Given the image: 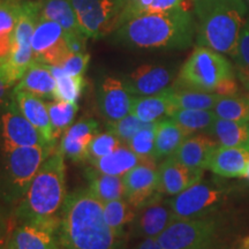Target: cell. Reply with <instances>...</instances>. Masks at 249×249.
<instances>
[{
	"label": "cell",
	"instance_id": "obj_1",
	"mask_svg": "<svg viewBox=\"0 0 249 249\" xmlns=\"http://www.w3.org/2000/svg\"><path fill=\"white\" fill-rule=\"evenodd\" d=\"M194 37L196 20L187 8L138 15L113 33L120 44L144 50H183L193 44Z\"/></svg>",
	"mask_w": 249,
	"mask_h": 249
},
{
	"label": "cell",
	"instance_id": "obj_2",
	"mask_svg": "<svg viewBox=\"0 0 249 249\" xmlns=\"http://www.w3.org/2000/svg\"><path fill=\"white\" fill-rule=\"evenodd\" d=\"M61 210L58 240L65 248L120 249L121 239L105 220L104 203L89 189L66 196Z\"/></svg>",
	"mask_w": 249,
	"mask_h": 249
},
{
	"label": "cell",
	"instance_id": "obj_3",
	"mask_svg": "<svg viewBox=\"0 0 249 249\" xmlns=\"http://www.w3.org/2000/svg\"><path fill=\"white\" fill-rule=\"evenodd\" d=\"M194 12L197 46L232 57L248 14L244 0H194Z\"/></svg>",
	"mask_w": 249,
	"mask_h": 249
},
{
	"label": "cell",
	"instance_id": "obj_4",
	"mask_svg": "<svg viewBox=\"0 0 249 249\" xmlns=\"http://www.w3.org/2000/svg\"><path fill=\"white\" fill-rule=\"evenodd\" d=\"M66 200V165L65 156L53 151L26 191V197L20 207L21 216L28 222L58 217L59 210Z\"/></svg>",
	"mask_w": 249,
	"mask_h": 249
},
{
	"label": "cell",
	"instance_id": "obj_5",
	"mask_svg": "<svg viewBox=\"0 0 249 249\" xmlns=\"http://www.w3.org/2000/svg\"><path fill=\"white\" fill-rule=\"evenodd\" d=\"M231 77H235V71L225 55L204 46H197L182 65L177 87L214 92L220 83Z\"/></svg>",
	"mask_w": 249,
	"mask_h": 249
},
{
	"label": "cell",
	"instance_id": "obj_6",
	"mask_svg": "<svg viewBox=\"0 0 249 249\" xmlns=\"http://www.w3.org/2000/svg\"><path fill=\"white\" fill-rule=\"evenodd\" d=\"M38 0H27L21 4V14L15 27L13 46L6 64L0 70V77L13 86L18 82L29 66L36 60L31 37L39 18Z\"/></svg>",
	"mask_w": 249,
	"mask_h": 249
},
{
	"label": "cell",
	"instance_id": "obj_7",
	"mask_svg": "<svg viewBox=\"0 0 249 249\" xmlns=\"http://www.w3.org/2000/svg\"><path fill=\"white\" fill-rule=\"evenodd\" d=\"M220 223L216 217L176 220L156 238L166 249H222Z\"/></svg>",
	"mask_w": 249,
	"mask_h": 249
},
{
	"label": "cell",
	"instance_id": "obj_8",
	"mask_svg": "<svg viewBox=\"0 0 249 249\" xmlns=\"http://www.w3.org/2000/svg\"><path fill=\"white\" fill-rule=\"evenodd\" d=\"M88 38H102L124 24L127 0H71Z\"/></svg>",
	"mask_w": 249,
	"mask_h": 249
},
{
	"label": "cell",
	"instance_id": "obj_9",
	"mask_svg": "<svg viewBox=\"0 0 249 249\" xmlns=\"http://www.w3.org/2000/svg\"><path fill=\"white\" fill-rule=\"evenodd\" d=\"M227 194L229 189L225 187L201 180L169 201L177 220L195 219L216 213Z\"/></svg>",
	"mask_w": 249,
	"mask_h": 249
},
{
	"label": "cell",
	"instance_id": "obj_10",
	"mask_svg": "<svg viewBox=\"0 0 249 249\" xmlns=\"http://www.w3.org/2000/svg\"><path fill=\"white\" fill-rule=\"evenodd\" d=\"M31 46L36 60L50 66H61L70 54L73 53L60 24L43 18H38L34 29Z\"/></svg>",
	"mask_w": 249,
	"mask_h": 249
},
{
	"label": "cell",
	"instance_id": "obj_11",
	"mask_svg": "<svg viewBox=\"0 0 249 249\" xmlns=\"http://www.w3.org/2000/svg\"><path fill=\"white\" fill-rule=\"evenodd\" d=\"M52 150L53 149L39 145L4 149L7 172L13 185L21 192H26Z\"/></svg>",
	"mask_w": 249,
	"mask_h": 249
},
{
	"label": "cell",
	"instance_id": "obj_12",
	"mask_svg": "<svg viewBox=\"0 0 249 249\" xmlns=\"http://www.w3.org/2000/svg\"><path fill=\"white\" fill-rule=\"evenodd\" d=\"M1 126L4 149L35 145L54 149L53 145L50 144L39 133V130L21 113L15 101H12L8 105V110L1 116Z\"/></svg>",
	"mask_w": 249,
	"mask_h": 249
},
{
	"label": "cell",
	"instance_id": "obj_13",
	"mask_svg": "<svg viewBox=\"0 0 249 249\" xmlns=\"http://www.w3.org/2000/svg\"><path fill=\"white\" fill-rule=\"evenodd\" d=\"M160 193H157L150 201L136 210L133 220V236L156 239L161 232L177 220L169 200H164Z\"/></svg>",
	"mask_w": 249,
	"mask_h": 249
},
{
	"label": "cell",
	"instance_id": "obj_14",
	"mask_svg": "<svg viewBox=\"0 0 249 249\" xmlns=\"http://www.w3.org/2000/svg\"><path fill=\"white\" fill-rule=\"evenodd\" d=\"M38 4L39 17L54 21L64 29L71 51L73 53L86 52V40L88 37L81 29L71 0H38Z\"/></svg>",
	"mask_w": 249,
	"mask_h": 249
},
{
	"label": "cell",
	"instance_id": "obj_15",
	"mask_svg": "<svg viewBox=\"0 0 249 249\" xmlns=\"http://www.w3.org/2000/svg\"><path fill=\"white\" fill-rule=\"evenodd\" d=\"M124 198L136 210L157 194L158 167L154 158H145L123 177Z\"/></svg>",
	"mask_w": 249,
	"mask_h": 249
},
{
	"label": "cell",
	"instance_id": "obj_16",
	"mask_svg": "<svg viewBox=\"0 0 249 249\" xmlns=\"http://www.w3.org/2000/svg\"><path fill=\"white\" fill-rule=\"evenodd\" d=\"M61 217L27 222L13 233L9 249H51L59 245Z\"/></svg>",
	"mask_w": 249,
	"mask_h": 249
},
{
	"label": "cell",
	"instance_id": "obj_17",
	"mask_svg": "<svg viewBox=\"0 0 249 249\" xmlns=\"http://www.w3.org/2000/svg\"><path fill=\"white\" fill-rule=\"evenodd\" d=\"M133 95L117 77L107 76L103 80L98 90V107L102 117L108 124L123 119L132 112Z\"/></svg>",
	"mask_w": 249,
	"mask_h": 249
},
{
	"label": "cell",
	"instance_id": "obj_18",
	"mask_svg": "<svg viewBox=\"0 0 249 249\" xmlns=\"http://www.w3.org/2000/svg\"><path fill=\"white\" fill-rule=\"evenodd\" d=\"M204 170L186 166L172 157H167L158 166L157 192L163 195L176 196L187 188L201 181Z\"/></svg>",
	"mask_w": 249,
	"mask_h": 249
},
{
	"label": "cell",
	"instance_id": "obj_19",
	"mask_svg": "<svg viewBox=\"0 0 249 249\" xmlns=\"http://www.w3.org/2000/svg\"><path fill=\"white\" fill-rule=\"evenodd\" d=\"M173 74L164 66L142 65L124 80V86L132 95L152 96L170 88Z\"/></svg>",
	"mask_w": 249,
	"mask_h": 249
},
{
	"label": "cell",
	"instance_id": "obj_20",
	"mask_svg": "<svg viewBox=\"0 0 249 249\" xmlns=\"http://www.w3.org/2000/svg\"><path fill=\"white\" fill-rule=\"evenodd\" d=\"M98 123L91 118L81 119L68 128L61 136L59 151L73 161H83L89 158V145L96 134Z\"/></svg>",
	"mask_w": 249,
	"mask_h": 249
},
{
	"label": "cell",
	"instance_id": "obj_21",
	"mask_svg": "<svg viewBox=\"0 0 249 249\" xmlns=\"http://www.w3.org/2000/svg\"><path fill=\"white\" fill-rule=\"evenodd\" d=\"M13 97L21 113L26 117V119L31 124H34L39 130V133L44 136L46 141L54 147L57 140L54 139L53 133H52L48 103H45L38 96L22 91V90L14 89Z\"/></svg>",
	"mask_w": 249,
	"mask_h": 249
},
{
	"label": "cell",
	"instance_id": "obj_22",
	"mask_svg": "<svg viewBox=\"0 0 249 249\" xmlns=\"http://www.w3.org/2000/svg\"><path fill=\"white\" fill-rule=\"evenodd\" d=\"M248 161L249 149L218 144L211 155L207 170L223 178H241Z\"/></svg>",
	"mask_w": 249,
	"mask_h": 249
},
{
	"label": "cell",
	"instance_id": "obj_23",
	"mask_svg": "<svg viewBox=\"0 0 249 249\" xmlns=\"http://www.w3.org/2000/svg\"><path fill=\"white\" fill-rule=\"evenodd\" d=\"M218 144L205 135L188 136L170 157L191 169L207 170L211 155Z\"/></svg>",
	"mask_w": 249,
	"mask_h": 249
},
{
	"label": "cell",
	"instance_id": "obj_24",
	"mask_svg": "<svg viewBox=\"0 0 249 249\" xmlns=\"http://www.w3.org/2000/svg\"><path fill=\"white\" fill-rule=\"evenodd\" d=\"M176 110L171 99V87L158 95L136 96L133 99L132 113L145 124H154L171 117Z\"/></svg>",
	"mask_w": 249,
	"mask_h": 249
},
{
	"label": "cell",
	"instance_id": "obj_25",
	"mask_svg": "<svg viewBox=\"0 0 249 249\" xmlns=\"http://www.w3.org/2000/svg\"><path fill=\"white\" fill-rule=\"evenodd\" d=\"M14 89L33 93L40 98H53L55 79L50 70V65L34 61Z\"/></svg>",
	"mask_w": 249,
	"mask_h": 249
},
{
	"label": "cell",
	"instance_id": "obj_26",
	"mask_svg": "<svg viewBox=\"0 0 249 249\" xmlns=\"http://www.w3.org/2000/svg\"><path fill=\"white\" fill-rule=\"evenodd\" d=\"M145 158L136 155L128 145H120L110 155L101 158L88 160L92 165V169L110 176L124 177L127 172L134 169Z\"/></svg>",
	"mask_w": 249,
	"mask_h": 249
},
{
	"label": "cell",
	"instance_id": "obj_27",
	"mask_svg": "<svg viewBox=\"0 0 249 249\" xmlns=\"http://www.w3.org/2000/svg\"><path fill=\"white\" fill-rule=\"evenodd\" d=\"M18 0H0V70L7 62L13 46L15 27L21 14Z\"/></svg>",
	"mask_w": 249,
	"mask_h": 249
},
{
	"label": "cell",
	"instance_id": "obj_28",
	"mask_svg": "<svg viewBox=\"0 0 249 249\" xmlns=\"http://www.w3.org/2000/svg\"><path fill=\"white\" fill-rule=\"evenodd\" d=\"M189 134L182 129L172 118L166 117L157 121L155 140V160L170 157L180 144L188 138Z\"/></svg>",
	"mask_w": 249,
	"mask_h": 249
},
{
	"label": "cell",
	"instance_id": "obj_29",
	"mask_svg": "<svg viewBox=\"0 0 249 249\" xmlns=\"http://www.w3.org/2000/svg\"><path fill=\"white\" fill-rule=\"evenodd\" d=\"M225 147L249 149V123L225 120L217 118L207 132Z\"/></svg>",
	"mask_w": 249,
	"mask_h": 249
},
{
	"label": "cell",
	"instance_id": "obj_30",
	"mask_svg": "<svg viewBox=\"0 0 249 249\" xmlns=\"http://www.w3.org/2000/svg\"><path fill=\"white\" fill-rule=\"evenodd\" d=\"M89 191L103 203L124 198V186L123 177L110 176L98 172L95 169L89 170Z\"/></svg>",
	"mask_w": 249,
	"mask_h": 249
},
{
	"label": "cell",
	"instance_id": "obj_31",
	"mask_svg": "<svg viewBox=\"0 0 249 249\" xmlns=\"http://www.w3.org/2000/svg\"><path fill=\"white\" fill-rule=\"evenodd\" d=\"M220 95L200 90L180 89L171 87V99L177 108L188 110H213Z\"/></svg>",
	"mask_w": 249,
	"mask_h": 249
},
{
	"label": "cell",
	"instance_id": "obj_32",
	"mask_svg": "<svg viewBox=\"0 0 249 249\" xmlns=\"http://www.w3.org/2000/svg\"><path fill=\"white\" fill-rule=\"evenodd\" d=\"M136 209L126 198H119L104 203V217L107 225L118 238H124V227L133 223Z\"/></svg>",
	"mask_w": 249,
	"mask_h": 249
},
{
	"label": "cell",
	"instance_id": "obj_33",
	"mask_svg": "<svg viewBox=\"0 0 249 249\" xmlns=\"http://www.w3.org/2000/svg\"><path fill=\"white\" fill-rule=\"evenodd\" d=\"M50 70L55 79L54 101L77 103V99L80 98L82 90L86 87L85 77L70 75L59 66H50Z\"/></svg>",
	"mask_w": 249,
	"mask_h": 249
},
{
	"label": "cell",
	"instance_id": "obj_34",
	"mask_svg": "<svg viewBox=\"0 0 249 249\" xmlns=\"http://www.w3.org/2000/svg\"><path fill=\"white\" fill-rule=\"evenodd\" d=\"M170 118L191 134L195 132L207 133L213 126L217 116L213 110H188V108H177Z\"/></svg>",
	"mask_w": 249,
	"mask_h": 249
},
{
	"label": "cell",
	"instance_id": "obj_35",
	"mask_svg": "<svg viewBox=\"0 0 249 249\" xmlns=\"http://www.w3.org/2000/svg\"><path fill=\"white\" fill-rule=\"evenodd\" d=\"M213 111L220 119L249 123V96H220Z\"/></svg>",
	"mask_w": 249,
	"mask_h": 249
},
{
	"label": "cell",
	"instance_id": "obj_36",
	"mask_svg": "<svg viewBox=\"0 0 249 249\" xmlns=\"http://www.w3.org/2000/svg\"><path fill=\"white\" fill-rule=\"evenodd\" d=\"M48 110L52 133L54 139L58 140L71 126V123L79 111V105L77 103L54 101L48 103Z\"/></svg>",
	"mask_w": 249,
	"mask_h": 249
},
{
	"label": "cell",
	"instance_id": "obj_37",
	"mask_svg": "<svg viewBox=\"0 0 249 249\" xmlns=\"http://www.w3.org/2000/svg\"><path fill=\"white\" fill-rule=\"evenodd\" d=\"M156 124H147L130 139L128 147L142 158H154L155 160V140Z\"/></svg>",
	"mask_w": 249,
	"mask_h": 249
},
{
	"label": "cell",
	"instance_id": "obj_38",
	"mask_svg": "<svg viewBox=\"0 0 249 249\" xmlns=\"http://www.w3.org/2000/svg\"><path fill=\"white\" fill-rule=\"evenodd\" d=\"M121 142L118 136L114 135L113 133L108 132L107 133H98L96 134L95 138L90 142L89 145V158H101L104 156L110 155L116 149H118L121 145Z\"/></svg>",
	"mask_w": 249,
	"mask_h": 249
},
{
	"label": "cell",
	"instance_id": "obj_39",
	"mask_svg": "<svg viewBox=\"0 0 249 249\" xmlns=\"http://www.w3.org/2000/svg\"><path fill=\"white\" fill-rule=\"evenodd\" d=\"M145 124H147L142 123L135 114H133L132 112H130L129 114L124 117L123 119L118 120L116 123L108 124V126H110V132L118 136L121 142L128 144L130 139H132L140 129L143 128Z\"/></svg>",
	"mask_w": 249,
	"mask_h": 249
},
{
	"label": "cell",
	"instance_id": "obj_40",
	"mask_svg": "<svg viewBox=\"0 0 249 249\" xmlns=\"http://www.w3.org/2000/svg\"><path fill=\"white\" fill-rule=\"evenodd\" d=\"M232 58L236 68H249V14L241 29Z\"/></svg>",
	"mask_w": 249,
	"mask_h": 249
},
{
	"label": "cell",
	"instance_id": "obj_41",
	"mask_svg": "<svg viewBox=\"0 0 249 249\" xmlns=\"http://www.w3.org/2000/svg\"><path fill=\"white\" fill-rule=\"evenodd\" d=\"M90 61V54L87 52H81V53H71L64 64L61 65L62 71L65 73L70 74L73 76H83L88 68Z\"/></svg>",
	"mask_w": 249,
	"mask_h": 249
},
{
	"label": "cell",
	"instance_id": "obj_42",
	"mask_svg": "<svg viewBox=\"0 0 249 249\" xmlns=\"http://www.w3.org/2000/svg\"><path fill=\"white\" fill-rule=\"evenodd\" d=\"M192 2L194 0H152L149 6L148 12H165L176 8H187L189 9Z\"/></svg>",
	"mask_w": 249,
	"mask_h": 249
},
{
	"label": "cell",
	"instance_id": "obj_43",
	"mask_svg": "<svg viewBox=\"0 0 249 249\" xmlns=\"http://www.w3.org/2000/svg\"><path fill=\"white\" fill-rule=\"evenodd\" d=\"M238 90L239 88L235 77H231V79H227L223 83H220L218 88L214 90V92L220 96H234L238 95Z\"/></svg>",
	"mask_w": 249,
	"mask_h": 249
},
{
	"label": "cell",
	"instance_id": "obj_44",
	"mask_svg": "<svg viewBox=\"0 0 249 249\" xmlns=\"http://www.w3.org/2000/svg\"><path fill=\"white\" fill-rule=\"evenodd\" d=\"M238 77L249 96V68H236Z\"/></svg>",
	"mask_w": 249,
	"mask_h": 249
},
{
	"label": "cell",
	"instance_id": "obj_45",
	"mask_svg": "<svg viewBox=\"0 0 249 249\" xmlns=\"http://www.w3.org/2000/svg\"><path fill=\"white\" fill-rule=\"evenodd\" d=\"M136 249H166L158 244L157 240L154 238H147L144 239L141 244H140Z\"/></svg>",
	"mask_w": 249,
	"mask_h": 249
},
{
	"label": "cell",
	"instance_id": "obj_46",
	"mask_svg": "<svg viewBox=\"0 0 249 249\" xmlns=\"http://www.w3.org/2000/svg\"><path fill=\"white\" fill-rule=\"evenodd\" d=\"M12 86H9L8 83H6L4 80L0 77V105L4 104L6 101V97L8 95V89L11 88Z\"/></svg>",
	"mask_w": 249,
	"mask_h": 249
},
{
	"label": "cell",
	"instance_id": "obj_47",
	"mask_svg": "<svg viewBox=\"0 0 249 249\" xmlns=\"http://www.w3.org/2000/svg\"><path fill=\"white\" fill-rule=\"evenodd\" d=\"M233 249H249V236H245Z\"/></svg>",
	"mask_w": 249,
	"mask_h": 249
},
{
	"label": "cell",
	"instance_id": "obj_48",
	"mask_svg": "<svg viewBox=\"0 0 249 249\" xmlns=\"http://www.w3.org/2000/svg\"><path fill=\"white\" fill-rule=\"evenodd\" d=\"M241 178H245V179H247V180H249V161L247 163V166H246V169H245V172H244V174H242V177Z\"/></svg>",
	"mask_w": 249,
	"mask_h": 249
},
{
	"label": "cell",
	"instance_id": "obj_49",
	"mask_svg": "<svg viewBox=\"0 0 249 249\" xmlns=\"http://www.w3.org/2000/svg\"><path fill=\"white\" fill-rule=\"evenodd\" d=\"M4 227H5V224L2 222L1 216H0V235H4Z\"/></svg>",
	"mask_w": 249,
	"mask_h": 249
},
{
	"label": "cell",
	"instance_id": "obj_50",
	"mask_svg": "<svg viewBox=\"0 0 249 249\" xmlns=\"http://www.w3.org/2000/svg\"><path fill=\"white\" fill-rule=\"evenodd\" d=\"M5 241H6V239H5V235H0V249H2V248H4Z\"/></svg>",
	"mask_w": 249,
	"mask_h": 249
},
{
	"label": "cell",
	"instance_id": "obj_51",
	"mask_svg": "<svg viewBox=\"0 0 249 249\" xmlns=\"http://www.w3.org/2000/svg\"><path fill=\"white\" fill-rule=\"evenodd\" d=\"M51 249H67V248H65L64 246H61L60 244H59V245H57V246H54V247L51 248Z\"/></svg>",
	"mask_w": 249,
	"mask_h": 249
},
{
	"label": "cell",
	"instance_id": "obj_52",
	"mask_svg": "<svg viewBox=\"0 0 249 249\" xmlns=\"http://www.w3.org/2000/svg\"><path fill=\"white\" fill-rule=\"evenodd\" d=\"M18 1H21V2H22V1H27V0H18Z\"/></svg>",
	"mask_w": 249,
	"mask_h": 249
},
{
	"label": "cell",
	"instance_id": "obj_53",
	"mask_svg": "<svg viewBox=\"0 0 249 249\" xmlns=\"http://www.w3.org/2000/svg\"><path fill=\"white\" fill-rule=\"evenodd\" d=\"M248 2H249V0H248Z\"/></svg>",
	"mask_w": 249,
	"mask_h": 249
}]
</instances>
